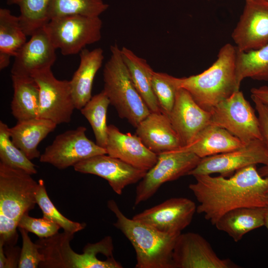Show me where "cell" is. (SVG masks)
<instances>
[{
    "mask_svg": "<svg viewBox=\"0 0 268 268\" xmlns=\"http://www.w3.org/2000/svg\"><path fill=\"white\" fill-rule=\"evenodd\" d=\"M189 188L199 202L197 212L212 225L224 214L240 207L268 206V178L262 177L256 165L240 169L230 177L194 176Z\"/></svg>",
    "mask_w": 268,
    "mask_h": 268,
    "instance_id": "obj_1",
    "label": "cell"
},
{
    "mask_svg": "<svg viewBox=\"0 0 268 268\" xmlns=\"http://www.w3.org/2000/svg\"><path fill=\"white\" fill-rule=\"evenodd\" d=\"M236 57V47L226 44L207 69L196 75L180 78V88L186 89L201 108L210 112L220 102L239 90Z\"/></svg>",
    "mask_w": 268,
    "mask_h": 268,
    "instance_id": "obj_2",
    "label": "cell"
},
{
    "mask_svg": "<svg viewBox=\"0 0 268 268\" xmlns=\"http://www.w3.org/2000/svg\"><path fill=\"white\" fill-rule=\"evenodd\" d=\"M38 187L31 175L0 162V240L15 245L22 216L34 208Z\"/></svg>",
    "mask_w": 268,
    "mask_h": 268,
    "instance_id": "obj_3",
    "label": "cell"
},
{
    "mask_svg": "<svg viewBox=\"0 0 268 268\" xmlns=\"http://www.w3.org/2000/svg\"><path fill=\"white\" fill-rule=\"evenodd\" d=\"M107 206L116 217L114 226L132 244L136 253V268H173L172 252L176 237L130 219L121 211L114 200Z\"/></svg>",
    "mask_w": 268,
    "mask_h": 268,
    "instance_id": "obj_4",
    "label": "cell"
},
{
    "mask_svg": "<svg viewBox=\"0 0 268 268\" xmlns=\"http://www.w3.org/2000/svg\"><path fill=\"white\" fill-rule=\"evenodd\" d=\"M111 56L103 69V91L119 116L136 128L150 111L136 90L117 44L110 46Z\"/></svg>",
    "mask_w": 268,
    "mask_h": 268,
    "instance_id": "obj_5",
    "label": "cell"
},
{
    "mask_svg": "<svg viewBox=\"0 0 268 268\" xmlns=\"http://www.w3.org/2000/svg\"><path fill=\"white\" fill-rule=\"evenodd\" d=\"M103 22L99 16L79 15L50 20L44 26L55 48L64 56L75 55L100 40Z\"/></svg>",
    "mask_w": 268,
    "mask_h": 268,
    "instance_id": "obj_6",
    "label": "cell"
},
{
    "mask_svg": "<svg viewBox=\"0 0 268 268\" xmlns=\"http://www.w3.org/2000/svg\"><path fill=\"white\" fill-rule=\"evenodd\" d=\"M210 113L211 124L225 129L244 143L262 140L258 117L242 91L220 102Z\"/></svg>",
    "mask_w": 268,
    "mask_h": 268,
    "instance_id": "obj_7",
    "label": "cell"
},
{
    "mask_svg": "<svg viewBox=\"0 0 268 268\" xmlns=\"http://www.w3.org/2000/svg\"><path fill=\"white\" fill-rule=\"evenodd\" d=\"M201 158L193 153L175 150L158 154L155 165L136 188L134 206L152 197L165 183L188 175Z\"/></svg>",
    "mask_w": 268,
    "mask_h": 268,
    "instance_id": "obj_8",
    "label": "cell"
},
{
    "mask_svg": "<svg viewBox=\"0 0 268 268\" xmlns=\"http://www.w3.org/2000/svg\"><path fill=\"white\" fill-rule=\"evenodd\" d=\"M86 130L80 126L57 135L41 154L40 161L64 169L92 156L107 154L105 148L87 137Z\"/></svg>",
    "mask_w": 268,
    "mask_h": 268,
    "instance_id": "obj_9",
    "label": "cell"
},
{
    "mask_svg": "<svg viewBox=\"0 0 268 268\" xmlns=\"http://www.w3.org/2000/svg\"><path fill=\"white\" fill-rule=\"evenodd\" d=\"M32 77L39 88L38 118L57 125L69 123L75 109L69 80L57 79L51 68L36 72Z\"/></svg>",
    "mask_w": 268,
    "mask_h": 268,
    "instance_id": "obj_10",
    "label": "cell"
},
{
    "mask_svg": "<svg viewBox=\"0 0 268 268\" xmlns=\"http://www.w3.org/2000/svg\"><path fill=\"white\" fill-rule=\"evenodd\" d=\"M268 165V147L263 140L255 139L232 151L201 158L188 175L218 173L228 177L252 165Z\"/></svg>",
    "mask_w": 268,
    "mask_h": 268,
    "instance_id": "obj_11",
    "label": "cell"
},
{
    "mask_svg": "<svg viewBox=\"0 0 268 268\" xmlns=\"http://www.w3.org/2000/svg\"><path fill=\"white\" fill-rule=\"evenodd\" d=\"M196 203L186 198H173L134 215L133 219L162 233L178 236L191 223Z\"/></svg>",
    "mask_w": 268,
    "mask_h": 268,
    "instance_id": "obj_12",
    "label": "cell"
},
{
    "mask_svg": "<svg viewBox=\"0 0 268 268\" xmlns=\"http://www.w3.org/2000/svg\"><path fill=\"white\" fill-rule=\"evenodd\" d=\"M173 268H235L228 259L219 257L210 243L194 232L180 233L176 238L173 252Z\"/></svg>",
    "mask_w": 268,
    "mask_h": 268,
    "instance_id": "obj_13",
    "label": "cell"
},
{
    "mask_svg": "<svg viewBox=\"0 0 268 268\" xmlns=\"http://www.w3.org/2000/svg\"><path fill=\"white\" fill-rule=\"evenodd\" d=\"M240 51L248 52L268 45V1L246 0L243 12L232 33Z\"/></svg>",
    "mask_w": 268,
    "mask_h": 268,
    "instance_id": "obj_14",
    "label": "cell"
},
{
    "mask_svg": "<svg viewBox=\"0 0 268 268\" xmlns=\"http://www.w3.org/2000/svg\"><path fill=\"white\" fill-rule=\"evenodd\" d=\"M73 168L77 172L95 175L105 179L119 195L128 185L140 181L147 172L107 154L83 160L76 164Z\"/></svg>",
    "mask_w": 268,
    "mask_h": 268,
    "instance_id": "obj_15",
    "label": "cell"
},
{
    "mask_svg": "<svg viewBox=\"0 0 268 268\" xmlns=\"http://www.w3.org/2000/svg\"><path fill=\"white\" fill-rule=\"evenodd\" d=\"M14 57L11 75L32 77L51 68L56 60V50L45 27L34 33Z\"/></svg>",
    "mask_w": 268,
    "mask_h": 268,
    "instance_id": "obj_16",
    "label": "cell"
},
{
    "mask_svg": "<svg viewBox=\"0 0 268 268\" xmlns=\"http://www.w3.org/2000/svg\"><path fill=\"white\" fill-rule=\"evenodd\" d=\"M168 116L182 147L190 144L204 128L211 124L210 112L201 108L183 88L178 89Z\"/></svg>",
    "mask_w": 268,
    "mask_h": 268,
    "instance_id": "obj_17",
    "label": "cell"
},
{
    "mask_svg": "<svg viewBox=\"0 0 268 268\" xmlns=\"http://www.w3.org/2000/svg\"><path fill=\"white\" fill-rule=\"evenodd\" d=\"M107 154L147 171L156 163L158 155L150 150L135 134L123 133L115 125L108 126Z\"/></svg>",
    "mask_w": 268,
    "mask_h": 268,
    "instance_id": "obj_18",
    "label": "cell"
},
{
    "mask_svg": "<svg viewBox=\"0 0 268 268\" xmlns=\"http://www.w3.org/2000/svg\"><path fill=\"white\" fill-rule=\"evenodd\" d=\"M135 134L146 147L157 155L183 146L169 116L161 112H151L136 127Z\"/></svg>",
    "mask_w": 268,
    "mask_h": 268,
    "instance_id": "obj_19",
    "label": "cell"
},
{
    "mask_svg": "<svg viewBox=\"0 0 268 268\" xmlns=\"http://www.w3.org/2000/svg\"><path fill=\"white\" fill-rule=\"evenodd\" d=\"M103 50L97 48L83 49L79 53L80 63L70 81L75 109L80 110L91 98L95 76L102 66Z\"/></svg>",
    "mask_w": 268,
    "mask_h": 268,
    "instance_id": "obj_20",
    "label": "cell"
},
{
    "mask_svg": "<svg viewBox=\"0 0 268 268\" xmlns=\"http://www.w3.org/2000/svg\"><path fill=\"white\" fill-rule=\"evenodd\" d=\"M244 144L225 129L211 124L204 128L190 144L177 150L190 152L202 158L229 152Z\"/></svg>",
    "mask_w": 268,
    "mask_h": 268,
    "instance_id": "obj_21",
    "label": "cell"
},
{
    "mask_svg": "<svg viewBox=\"0 0 268 268\" xmlns=\"http://www.w3.org/2000/svg\"><path fill=\"white\" fill-rule=\"evenodd\" d=\"M57 126L51 120L37 118L17 121L14 126L9 128V132L13 143L31 160L40 158L39 143Z\"/></svg>",
    "mask_w": 268,
    "mask_h": 268,
    "instance_id": "obj_22",
    "label": "cell"
},
{
    "mask_svg": "<svg viewBox=\"0 0 268 268\" xmlns=\"http://www.w3.org/2000/svg\"><path fill=\"white\" fill-rule=\"evenodd\" d=\"M121 52L133 83L150 112H161L152 88L154 71L146 60L138 57L127 47H123Z\"/></svg>",
    "mask_w": 268,
    "mask_h": 268,
    "instance_id": "obj_23",
    "label": "cell"
},
{
    "mask_svg": "<svg viewBox=\"0 0 268 268\" xmlns=\"http://www.w3.org/2000/svg\"><path fill=\"white\" fill-rule=\"evenodd\" d=\"M266 207H240L222 216L214 224L238 242L248 232L264 226Z\"/></svg>",
    "mask_w": 268,
    "mask_h": 268,
    "instance_id": "obj_24",
    "label": "cell"
},
{
    "mask_svg": "<svg viewBox=\"0 0 268 268\" xmlns=\"http://www.w3.org/2000/svg\"><path fill=\"white\" fill-rule=\"evenodd\" d=\"M13 94L11 113L17 121L38 118L39 88L32 77L11 75Z\"/></svg>",
    "mask_w": 268,
    "mask_h": 268,
    "instance_id": "obj_25",
    "label": "cell"
},
{
    "mask_svg": "<svg viewBox=\"0 0 268 268\" xmlns=\"http://www.w3.org/2000/svg\"><path fill=\"white\" fill-rule=\"evenodd\" d=\"M74 234L67 231L57 233L36 241L44 260L39 267L46 268H72V256L74 251L70 242Z\"/></svg>",
    "mask_w": 268,
    "mask_h": 268,
    "instance_id": "obj_26",
    "label": "cell"
},
{
    "mask_svg": "<svg viewBox=\"0 0 268 268\" xmlns=\"http://www.w3.org/2000/svg\"><path fill=\"white\" fill-rule=\"evenodd\" d=\"M112 239L106 236L98 242L88 243L83 253L74 251L72 256V268H121V264L113 255Z\"/></svg>",
    "mask_w": 268,
    "mask_h": 268,
    "instance_id": "obj_27",
    "label": "cell"
},
{
    "mask_svg": "<svg viewBox=\"0 0 268 268\" xmlns=\"http://www.w3.org/2000/svg\"><path fill=\"white\" fill-rule=\"evenodd\" d=\"M268 81V45L248 52L237 49L236 78L240 86L245 78Z\"/></svg>",
    "mask_w": 268,
    "mask_h": 268,
    "instance_id": "obj_28",
    "label": "cell"
},
{
    "mask_svg": "<svg viewBox=\"0 0 268 268\" xmlns=\"http://www.w3.org/2000/svg\"><path fill=\"white\" fill-rule=\"evenodd\" d=\"M110 100L102 90L92 96L80 110L92 129L96 143L104 148L107 141V112Z\"/></svg>",
    "mask_w": 268,
    "mask_h": 268,
    "instance_id": "obj_29",
    "label": "cell"
},
{
    "mask_svg": "<svg viewBox=\"0 0 268 268\" xmlns=\"http://www.w3.org/2000/svg\"><path fill=\"white\" fill-rule=\"evenodd\" d=\"M52 0H7L8 5L19 7V16L27 36H31L50 21L49 9Z\"/></svg>",
    "mask_w": 268,
    "mask_h": 268,
    "instance_id": "obj_30",
    "label": "cell"
},
{
    "mask_svg": "<svg viewBox=\"0 0 268 268\" xmlns=\"http://www.w3.org/2000/svg\"><path fill=\"white\" fill-rule=\"evenodd\" d=\"M19 16L7 8L0 9V53L14 57L27 42Z\"/></svg>",
    "mask_w": 268,
    "mask_h": 268,
    "instance_id": "obj_31",
    "label": "cell"
},
{
    "mask_svg": "<svg viewBox=\"0 0 268 268\" xmlns=\"http://www.w3.org/2000/svg\"><path fill=\"white\" fill-rule=\"evenodd\" d=\"M109 5L103 0H52L49 9L50 20L67 16L79 15L99 16Z\"/></svg>",
    "mask_w": 268,
    "mask_h": 268,
    "instance_id": "obj_32",
    "label": "cell"
},
{
    "mask_svg": "<svg viewBox=\"0 0 268 268\" xmlns=\"http://www.w3.org/2000/svg\"><path fill=\"white\" fill-rule=\"evenodd\" d=\"M9 129L6 124L0 121V162L31 175L36 174L35 165L12 141Z\"/></svg>",
    "mask_w": 268,
    "mask_h": 268,
    "instance_id": "obj_33",
    "label": "cell"
},
{
    "mask_svg": "<svg viewBox=\"0 0 268 268\" xmlns=\"http://www.w3.org/2000/svg\"><path fill=\"white\" fill-rule=\"evenodd\" d=\"M152 85L161 112L169 116L173 107L177 92L180 88V78L154 71Z\"/></svg>",
    "mask_w": 268,
    "mask_h": 268,
    "instance_id": "obj_34",
    "label": "cell"
},
{
    "mask_svg": "<svg viewBox=\"0 0 268 268\" xmlns=\"http://www.w3.org/2000/svg\"><path fill=\"white\" fill-rule=\"evenodd\" d=\"M38 182L36 198L37 204L42 211L43 217L57 224L65 231L73 234L83 230L86 227L85 223L72 221L61 214L49 199L43 180L40 179Z\"/></svg>",
    "mask_w": 268,
    "mask_h": 268,
    "instance_id": "obj_35",
    "label": "cell"
},
{
    "mask_svg": "<svg viewBox=\"0 0 268 268\" xmlns=\"http://www.w3.org/2000/svg\"><path fill=\"white\" fill-rule=\"evenodd\" d=\"M22 240V246L18 264L19 268H36L44 260L39 252L38 245L34 243L28 236V232L23 228H18Z\"/></svg>",
    "mask_w": 268,
    "mask_h": 268,
    "instance_id": "obj_36",
    "label": "cell"
},
{
    "mask_svg": "<svg viewBox=\"0 0 268 268\" xmlns=\"http://www.w3.org/2000/svg\"><path fill=\"white\" fill-rule=\"evenodd\" d=\"M18 228L32 232L39 238H47L58 232L61 228L57 224L44 218H36L24 214L18 223Z\"/></svg>",
    "mask_w": 268,
    "mask_h": 268,
    "instance_id": "obj_37",
    "label": "cell"
},
{
    "mask_svg": "<svg viewBox=\"0 0 268 268\" xmlns=\"http://www.w3.org/2000/svg\"><path fill=\"white\" fill-rule=\"evenodd\" d=\"M251 97L258 112L262 140L268 147V105L263 103L254 96Z\"/></svg>",
    "mask_w": 268,
    "mask_h": 268,
    "instance_id": "obj_38",
    "label": "cell"
},
{
    "mask_svg": "<svg viewBox=\"0 0 268 268\" xmlns=\"http://www.w3.org/2000/svg\"><path fill=\"white\" fill-rule=\"evenodd\" d=\"M4 252L6 259L5 268H15L18 267L21 250L14 245H4Z\"/></svg>",
    "mask_w": 268,
    "mask_h": 268,
    "instance_id": "obj_39",
    "label": "cell"
},
{
    "mask_svg": "<svg viewBox=\"0 0 268 268\" xmlns=\"http://www.w3.org/2000/svg\"><path fill=\"white\" fill-rule=\"evenodd\" d=\"M251 95L257 97L264 104L268 105V86H262L253 88L251 90Z\"/></svg>",
    "mask_w": 268,
    "mask_h": 268,
    "instance_id": "obj_40",
    "label": "cell"
},
{
    "mask_svg": "<svg viewBox=\"0 0 268 268\" xmlns=\"http://www.w3.org/2000/svg\"><path fill=\"white\" fill-rule=\"evenodd\" d=\"M11 56L4 53H0V69L2 70L7 67L10 63Z\"/></svg>",
    "mask_w": 268,
    "mask_h": 268,
    "instance_id": "obj_41",
    "label": "cell"
},
{
    "mask_svg": "<svg viewBox=\"0 0 268 268\" xmlns=\"http://www.w3.org/2000/svg\"><path fill=\"white\" fill-rule=\"evenodd\" d=\"M6 259L4 252V243L0 240V268H5Z\"/></svg>",
    "mask_w": 268,
    "mask_h": 268,
    "instance_id": "obj_42",
    "label": "cell"
},
{
    "mask_svg": "<svg viewBox=\"0 0 268 268\" xmlns=\"http://www.w3.org/2000/svg\"><path fill=\"white\" fill-rule=\"evenodd\" d=\"M258 170L262 177L268 178V165H264Z\"/></svg>",
    "mask_w": 268,
    "mask_h": 268,
    "instance_id": "obj_43",
    "label": "cell"
},
{
    "mask_svg": "<svg viewBox=\"0 0 268 268\" xmlns=\"http://www.w3.org/2000/svg\"><path fill=\"white\" fill-rule=\"evenodd\" d=\"M264 226H265L268 229V206L266 207Z\"/></svg>",
    "mask_w": 268,
    "mask_h": 268,
    "instance_id": "obj_44",
    "label": "cell"
},
{
    "mask_svg": "<svg viewBox=\"0 0 268 268\" xmlns=\"http://www.w3.org/2000/svg\"><path fill=\"white\" fill-rule=\"evenodd\" d=\"M267 0V1H268V0Z\"/></svg>",
    "mask_w": 268,
    "mask_h": 268,
    "instance_id": "obj_45",
    "label": "cell"
}]
</instances>
